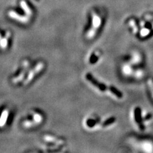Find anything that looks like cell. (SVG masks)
Here are the masks:
<instances>
[{
    "instance_id": "1",
    "label": "cell",
    "mask_w": 153,
    "mask_h": 153,
    "mask_svg": "<svg viewBox=\"0 0 153 153\" xmlns=\"http://www.w3.org/2000/svg\"><path fill=\"white\" fill-rule=\"evenodd\" d=\"M92 16H93L92 28L89 29L86 35V37L88 38V39H91V38H93L94 37H95L97 30H98V29L100 27L102 24L101 18L98 14L93 12L92 14Z\"/></svg>"
},
{
    "instance_id": "2",
    "label": "cell",
    "mask_w": 153,
    "mask_h": 153,
    "mask_svg": "<svg viewBox=\"0 0 153 153\" xmlns=\"http://www.w3.org/2000/svg\"><path fill=\"white\" fill-rule=\"evenodd\" d=\"M43 68H44L43 63L42 62L38 63L37 65L35 66L33 70H31V71L29 72L27 78H26V80L24 81V85L28 84L29 82L33 80V78L35 77V75H36L38 73H40L41 71H42V70L43 69Z\"/></svg>"
},
{
    "instance_id": "3",
    "label": "cell",
    "mask_w": 153,
    "mask_h": 153,
    "mask_svg": "<svg viewBox=\"0 0 153 153\" xmlns=\"http://www.w3.org/2000/svg\"><path fill=\"white\" fill-rule=\"evenodd\" d=\"M86 79L89 81L91 84H92L93 86H95L96 87L98 88L100 90H101L102 91H105L107 90H110V86L108 87L103 83H100L98 81H96V79L93 77V75H91L89 73H87L86 75Z\"/></svg>"
},
{
    "instance_id": "4",
    "label": "cell",
    "mask_w": 153,
    "mask_h": 153,
    "mask_svg": "<svg viewBox=\"0 0 153 153\" xmlns=\"http://www.w3.org/2000/svg\"><path fill=\"white\" fill-rule=\"evenodd\" d=\"M8 16L11 18H12L14 19H16L18 21L22 22V23H27L29 21V17L28 16H20V14L18 13H17L16 12L13 11V10H10L8 12Z\"/></svg>"
},
{
    "instance_id": "5",
    "label": "cell",
    "mask_w": 153,
    "mask_h": 153,
    "mask_svg": "<svg viewBox=\"0 0 153 153\" xmlns=\"http://www.w3.org/2000/svg\"><path fill=\"white\" fill-rule=\"evenodd\" d=\"M43 140L47 142L53 143L56 144V145H62L64 143V141L60 139H58L56 137L50 135H46L43 136Z\"/></svg>"
},
{
    "instance_id": "6",
    "label": "cell",
    "mask_w": 153,
    "mask_h": 153,
    "mask_svg": "<svg viewBox=\"0 0 153 153\" xmlns=\"http://www.w3.org/2000/svg\"><path fill=\"white\" fill-rule=\"evenodd\" d=\"M8 116H9V110L8 109H5L2 112L1 116H0V128H3L5 126Z\"/></svg>"
},
{
    "instance_id": "7",
    "label": "cell",
    "mask_w": 153,
    "mask_h": 153,
    "mask_svg": "<svg viewBox=\"0 0 153 153\" xmlns=\"http://www.w3.org/2000/svg\"><path fill=\"white\" fill-rule=\"evenodd\" d=\"M10 35L11 33L10 32H7V33H6V35L5 36L4 38H2L1 40H0V48L3 50H5L8 47V38L10 37Z\"/></svg>"
},
{
    "instance_id": "8",
    "label": "cell",
    "mask_w": 153,
    "mask_h": 153,
    "mask_svg": "<svg viewBox=\"0 0 153 153\" xmlns=\"http://www.w3.org/2000/svg\"><path fill=\"white\" fill-rule=\"evenodd\" d=\"M27 70H28V68H24L22 71L20 72L18 75L15 76L14 78H13L12 79L13 83L14 84H17V83H19V82H20V81H22L25 77V75H26V72H27Z\"/></svg>"
},
{
    "instance_id": "9",
    "label": "cell",
    "mask_w": 153,
    "mask_h": 153,
    "mask_svg": "<svg viewBox=\"0 0 153 153\" xmlns=\"http://www.w3.org/2000/svg\"><path fill=\"white\" fill-rule=\"evenodd\" d=\"M20 5L21 6V7L23 10H24V12L27 15V16L30 17L32 15V10L30 8H29V5H28L26 1H25L24 0H22L20 3Z\"/></svg>"
},
{
    "instance_id": "10",
    "label": "cell",
    "mask_w": 153,
    "mask_h": 153,
    "mask_svg": "<svg viewBox=\"0 0 153 153\" xmlns=\"http://www.w3.org/2000/svg\"><path fill=\"white\" fill-rule=\"evenodd\" d=\"M31 114L32 116H33V121H34L36 123L37 125L40 124V123L42 122L43 116L42 114L38 112H32Z\"/></svg>"
},
{
    "instance_id": "11",
    "label": "cell",
    "mask_w": 153,
    "mask_h": 153,
    "mask_svg": "<svg viewBox=\"0 0 153 153\" xmlns=\"http://www.w3.org/2000/svg\"><path fill=\"white\" fill-rule=\"evenodd\" d=\"M135 120H136L137 123L139 125L140 128L142 129V121H141V114H140V110L139 108H137L135 110Z\"/></svg>"
},
{
    "instance_id": "12",
    "label": "cell",
    "mask_w": 153,
    "mask_h": 153,
    "mask_svg": "<svg viewBox=\"0 0 153 153\" xmlns=\"http://www.w3.org/2000/svg\"><path fill=\"white\" fill-rule=\"evenodd\" d=\"M22 125L25 128H30L31 127H33V126L37 125V124L34 121L28 120V121H25L23 122Z\"/></svg>"
},
{
    "instance_id": "13",
    "label": "cell",
    "mask_w": 153,
    "mask_h": 153,
    "mask_svg": "<svg viewBox=\"0 0 153 153\" xmlns=\"http://www.w3.org/2000/svg\"><path fill=\"white\" fill-rule=\"evenodd\" d=\"M129 25L132 28V30H133V32L135 34L138 33V31H139V29H138V27L136 24V22H135L134 20L132 19L131 20H129Z\"/></svg>"
},
{
    "instance_id": "14",
    "label": "cell",
    "mask_w": 153,
    "mask_h": 153,
    "mask_svg": "<svg viewBox=\"0 0 153 153\" xmlns=\"http://www.w3.org/2000/svg\"><path fill=\"white\" fill-rule=\"evenodd\" d=\"M150 33V30L148 28H142L140 31V36L142 37H146Z\"/></svg>"
},
{
    "instance_id": "15",
    "label": "cell",
    "mask_w": 153,
    "mask_h": 153,
    "mask_svg": "<svg viewBox=\"0 0 153 153\" xmlns=\"http://www.w3.org/2000/svg\"><path fill=\"white\" fill-rule=\"evenodd\" d=\"M114 121V119H113V118H111V119H110L109 120H108V121H106L105 123H104V126H107V125H109L110 124V123H112L113 121Z\"/></svg>"
},
{
    "instance_id": "16",
    "label": "cell",
    "mask_w": 153,
    "mask_h": 153,
    "mask_svg": "<svg viewBox=\"0 0 153 153\" xmlns=\"http://www.w3.org/2000/svg\"><path fill=\"white\" fill-rule=\"evenodd\" d=\"M144 25H145V22H143V21L140 22V26H141V27H142V28L144 27Z\"/></svg>"
},
{
    "instance_id": "17",
    "label": "cell",
    "mask_w": 153,
    "mask_h": 153,
    "mask_svg": "<svg viewBox=\"0 0 153 153\" xmlns=\"http://www.w3.org/2000/svg\"><path fill=\"white\" fill-rule=\"evenodd\" d=\"M1 38H1V34H0V40H1Z\"/></svg>"
},
{
    "instance_id": "18",
    "label": "cell",
    "mask_w": 153,
    "mask_h": 153,
    "mask_svg": "<svg viewBox=\"0 0 153 153\" xmlns=\"http://www.w3.org/2000/svg\"><path fill=\"white\" fill-rule=\"evenodd\" d=\"M152 29H153V24H152Z\"/></svg>"
},
{
    "instance_id": "19",
    "label": "cell",
    "mask_w": 153,
    "mask_h": 153,
    "mask_svg": "<svg viewBox=\"0 0 153 153\" xmlns=\"http://www.w3.org/2000/svg\"><path fill=\"white\" fill-rule=\"evenodd\" d=\"M37 1H38V0H37Z\"/></svg>"
}]
</instances>
